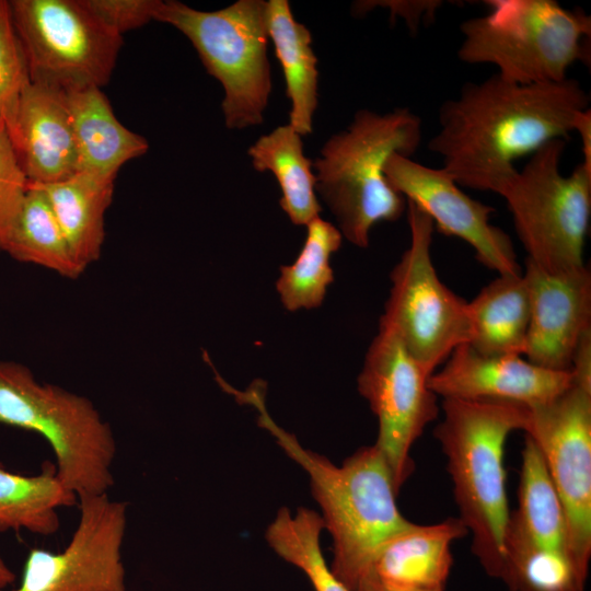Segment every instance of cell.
<instances>
[{
  "label": "cell",
  "mask_w": 591,
  "mask_h": 591,
  "mask_svg": "<svg viewBox=\"0 0 591 591\" xmlns=\"http://www.w3.org/2000/svg\"><path fill=\"white\" fill-rule=\"evenodd\" d=\"M508 524L535 545L571 558L561 501L538 445L528 434L522 450L518 509L509 513Z\"/></svg>",
  "instance_id": "obj_24"
},
{
  "label": "cell",
  "mask_w": 591,
  "mask_h": 591,
  "mask_svg": "<svg viewBox=\"0 0 591 591\" xmlns=\"http://www.w3.org/2000/svg\"><path fill=\"white\" fill-rule=\"evenodd\" d=\"M30 82L26 59L15 33L9 2L0 0V123L12 115Z\"/></svg>",
  "instance_id": "obj_30"
},
{
  "label": "cell",
  "mask_w": 591,
  "mask_h": 591,
  "mask_svg": "<svg viewBox=\"0 0 591 591\" xmlns=\"http://www.w3.org/2000/svg\"><path fill=\"white\" fill-rule=\"evenodd\" d=\"M384 173L406 201L430 217L434 229L470 244L488 269L499 275L522 274L510 236L490 222L495 209L465 194L443 169L394 154Z\"/></svg>",
  "instance_id": "obj_14"
},
{
  "label": "cell",
  "mask_w": 591,
  "mask_h": 591,
  "mask_svg": "<svg viewBox=\"0 0 591 591\" xmlns=\"http://www.w3.org/2000/svg\"><path fill=\"white\" fill-rule=\"evenodd\" d=\"M63 92L77 148V173L115 181L126 162L147 152L148 141L117 119L101 88Z\"/></svg>",
  "instance_id": "obj_19"
},
{
  "label": "cell",
  "mask_w": 591,
  "mask_h": 591,
  "mask_svg": "<svg viewBox=\"0 0 591 591\" xmlns=\"http://www.w3.org/2000/svg\"><path fill=\"white\" fill-rule=\"evenodd\" d=\"M15 573L9 568L0 556V590H4L15 581Z\"/></svg>",
  "instance_id": "obj_36"
},
{
  "label": "cell",
  "mask_w": 591,
  "mask_h": 591,
  "mask_svg": "<svg viewBox=\"0 0 591 591\" xmlns=\"http://www.w3.org/2000/svg\"><path fill=\"white\" fill-rule=\"evenodd\" d=\"M498 579L510 591H586L587 582L568 555L535 545L508 523Z\"/></svg>",
  "instance_id": "obj_28"
},
{
  "label": "cell",
  "mask_w": 591,
  "mask_h": 591,
  "mask_svg": "<svg viewBox=\"0 0 591 591\" xmlns=\"http://www.w3.org/2000/svg\"><path fill=\"white\" fill-rule=\"evenodd\" d=\"M566 140L546 143L498 190L511 212L526 260L549 273L583 266L591 218V167L560 170Z\"/></svg>",
  "instance_id": "obj_8"
},
{
  "label": "cell",
  "mask_w": 591,
  "mask_h": 591,
  "mask_svg": "<svg viewBox=\"0 0 591 591\" xmlns=\"http://www.w3.org/2000/svg\"><path fill=\"white\" fill-rule=\"evenodd\" d=\"M467 533L459 518L412 523L385 542L363 577L390 591H444L453 564L451 544Z\"/></svg>",
  "instance_id": "obj_18"
},
{
  "label": "cell",
  "mask_w": 591,
  "mask_h": 591,
  "mask_svg": "<svg viewBox=\"0 0 591 591\" xmlns=\"http://www.w3.org/2000/svg\"><path fill=\"white\" fill-rule=\"evenodd\" d=\"M268 37L274 44L291 102L289 125L302 137L313 131L317 107V58L309 28L294 20L288 0L267 1Z\"/></svg>",
  "instance_id": "obj_22"
},
{
  "label": "cell",
  "mask_w": 591,
  "mask_h": 591,
  "mask_svg": "<svg viewBox=\"0 0 591 591\" xmlns=\"http://www.w3.org/2000/svg\"><path fill=\"white\" fill-rule=\"evenodd\" d=\"M354 591H390L381 586H379L376 582H374L372 579L368 577H363L357 584L356 589Z\"/></svg>",
  "instance_id": "obj_37"
},
{
  "label": "cell",
  "mask_w": 591,
  "mask_h": 591,
  "mask_svg": "<svg viewBox=\"0 0 591 591\" xmlns=\"http://www.w3.org/2000/svg\"><path fill=\"white\" fill-rule=\"evenodd\" d=\"M428 379L398 334L380 322L357 385L378 418L374 444L387 462L397 491L414 472L413 444L439 413Z\"/></svg>",
  "instance_id": "obj_11"
},
{
  "label": "cell",
  "mask_w": 591,
  "mask_h": 591,
  "mask_svg": "<svg viewBox=\"0 0 591 591\" xmlns=\"http://www.w3.org/2000/svg\"><path fill=\"white\" fill-rule=\"evenodd\" d=\"M28 184L11 147L5 126L0 123V252L21 209Z\"/></svg>",
  "instance_id": "obj_31"
},
{
  "label": "cell",
  "mask_w": 591,
  "mask_h": 591,
  "mask_svg": "<svg viewBox=\"0 0 591 591\" xmlns=\"http://www.w3.org/2000/svg\"><path fill=\"white\" fill-rule=\"evenodd\" d=\"M468 345L483 355L525 351L531 316L529 290L520 275H499L467 302Z\"/></svg>",
  "instance_id": "obj_20"
},
{
  "label": "cell",
  "mask_w": 591,
  "mask_h": 591,
  "mask_svg": "<svg viewBox=\"0 0 591 591\" xmlns=\"http://www.w3.org/2000/svg\"><path fill=\"white\" fill-rule=\"evenodd\" d=\"M84 5L112 32L119 36L139 28L155 15L161 0H82Z\"/></svg>",
  "instance_id": "obj_32"
},
{
  "label": "cell",
  "mask_w": 591,
  "mask_h": 591,
  "mask_svg": "<svg viewBox=\"0 0 591 591\" xmlns=\"http://www.w3.org/2000/svg\"><path fill=\"white\" fill-rule=\"evenodd\" d=\"M589 104L575 79L517 84L495 73L444 101L428 149L460 187L497 194L518 170L514 160L566 140Z\"/></svg>",
  "instance_id": "obj_1"
},
{
  "label": "cell",
  "mask_w": 591,
  "mask_h": 591,
  "mask_svg": "<svg viewBox=\"0 0 591 591\" xmlns=\"http://www.w3.org/2000/svg\"><path fill=\"white\" fill-rule=\"evenodd\" d=\"M2 252L19 262L45 267L66 278L74 279L84 271L73 258L44 192L32 183Z\"/></svg>",
  "instance_id": "obj_26"
},
{
  "label": "cell",
  "mask_w": 591,
  "mask_h": 591,
  "mask_svg": "<svg viewBox=\"0 0 591 591\" xmlns=\"http://www.w3.org/2000/svg\"><path fill=\"white\" fill-rule=\"evenodd\" d=\"M78 499L80 519L68 545L58 553L31 549L21 584L0 591H128L121 558L127 503L107 494Z\"/></svg>",
  "instance_id": "obj_13"
},
{
  "label": "cell",
  "mask_w": 591,
  "mask_h": 591,
  "mask_svg": "<svg viewBox=\"0 0 591 591\" xmlns=\"http://www.w3.org/2000/svg\"><path fill=\"white\" fill-rule=\"evenodd\" d=\"M11 20L30 81L69 91L102 88L113 73L123 36L82 0H11Z\"/></svg>",
  "instance_id": "obj_10"
},
{
  "label": "cell",
  "mask_w": 591,
  "mask_h": 591,
  "mask_svg": "<svg viewBox=\"0 0 591 591\" xmlns=\"http://www.w3.org/2000/svg\"><path fill=\"white\" fill-rule=\"evenodd\" d=\"M78 503L77 494L59 479L54 463L45 462L35 476L9 472L0 464V532L53 535L60 528L57 509Z\"/></svg>",
  "instance_id": "obj_25"
},
{
  "label": "cell",
  "mask_w": 591,
  "mask_h": 591,
  "mask_svg": "<svg viewBox=\"0 0 591 591\" xmlns=\"http://www.w3.org/2000/svg\"><path fill=\"white\" fill-rule=\"evenodd\" d=\"M36 185L44 192L73 258L85 270L102 252L104 216L112 202L114 181L76 173L60 182Z\"/></svg>",
  "instance_id": "obj_21"
},
{
  "label": "cell",
  "mask_w": 591,
  "mask_h": 591,
  "mask_svg": "<svg viewBox=\"0 0 591 591\" xmlns=\"http://www.w3.org/2000/svg\"><path fill=\"white\" fill-rule=\"evenodd\" d=\"M304 244L291 265L280 267L276 282L283 306L290 311L320 306L334 280L331 257L341 245L337 227L320 217L306 224Z\"/></svg>",
  "instance_id": "obj_27"
},
{
  "label": "cell",
  "mask_w": 591,
  "mask_h": 591,
  "mask_svg": "<svg viewBox=\"0 0 591 591\" xmlns=\"http://www.w3.org/2000/svg\"><path fill=\"white\" fill-rule=\"evenodd\" d=\"M4 126L30 183L60 182L78 172L74 135L63 91L30 81Z\"/></svg>",
  "instance_id": "obj_17"
},
{
  "label": "cell",
  "mask_w": 591,
  "mask_h": 591,
  "mask_svg": "<svg viewBox=\"0 0 591 591\" xmlns=\"http://www.w3.org/2000/svg\"><path fill=\"white\" fill-rule=\"evenodd\" d=\"M522 276L531 305L524 356L542 368L570 371L573 351L591 329V273H549L525 259Z\"/></svg>",
  "instance_id": "obj_15"
},
{
  "label": "cell",
  "mask_w": 591,
  "mask_h": 591,
  "mask_svg": "<svg viewBox=\"0 0 591 591\" xmlns=\"http://www.w3.org/2000/svg\"><path fill=\"white\" fill-rule=\"evenodd\" d=\"M570 372L573 384L591 389V329L582 335L573 351Z\"/></svg>",
  "instance_id": "obj_34"
},
{
  "label": "cell",
  "mask_w": 591,
  "mask_h": 591,
  "mask_svg": "<svg viewBox=\"0 0 591 591\" xmlns=\"http://www.w3.org/2000/svg\"><path fill=\"white\" fill-rule=\"evenodd\" d=\"M410 243L391 273V291L380 322L391 326L429 376L470 339L467 302L438 277L430 217L406 201Z\"/></svg>",
  "instance_id": "obj_9"
},
{
  "label": "cell",
  "mask_w": 591,
  "mask_h": 591,
  "mask_svg": "<svg viewBox=\"0 0 591 591\" xmlns=\"http://www.w3.org/2000/svg\"><path fill=\"white\" fill-rule=\"evenodd\" d=\"M155 21L183 33L208 73L221 83V108L229 129L263 123L273 85L267 56V1L239 0L217 11L161 1Z\"/></svg>",
  "instance_id": "obj_7"
},
{
  "label": "cell",
  "mask_w": 591,
  "mask_h": 591,
  "mask_svg": "<svg viewBox=\"0 0 591 591\" xmlns=\"http://www.w3.org/2000/svg\"><path fill=\"white\" fill-rule=\"evenodd\" d=\"M0 424L44 437L57 476L77 496L107 494L113 486L115 438L89 398L38 382L24 364L0 361Z\"/></svg>",
  "instance_id": "obj_6"
},
{
  "label": "cell",
  "mask_w": 591,
  "mask_h": 591,
  "mask_svg": "<svg viewBox=\"0 0 591 591\" xmlns=\"http://www.w3.org/2000/svg\"><path fill=\"white\" fill-rule=\"evenodd\" d=\"M572 384L570 371L538 367L517 355H483L457 346L428 379L442 398L507 401L528 406L553 399Z\"/></svg>",
  "instance_id": "obj_16"
},
{
  "label": "cell",
  "mask_w": 591,
  "mask_h": 591,
  "mask_svg": "<svg viewBox=\"0 0 591 591\" xmlns=\"http://www.w3.org/2000/svg\"><path fill=\"white\" fill-rule=\"evenodd\" d=\"M488 12L462 22L461 61L493 65L517 84L559 82L589 59L591 19L554 0H487Z\"/></svg>",
  "instance_id": "obj_5"
},
{
  "label": "cell",
  "mask_w": 591,
  "mask_h": 591,
  "mask_svg": "<svg viewBox=\"0 0 591 591\" xmlns=\"http://www.w3.org/2000/svg\"><path fill=\"white\" fill-rule=\"evenodd\" d=\"M580 136L582 143L583 160L582 162L591 167V109H586L580 117L575 127Z\"/></svg>",
  "instance_id": "obj_35"
},
{
  "label": "cell",
  "mask_w": 591,
  "mask_h": 591,
  "mask_svg": "<svg viewBox=\"0 0 591 591\" xmlns=\"http://www.w3.org/2000/svg\"><path fill=\"white\" fill-rule=\"evenodd\" d=\"M229 391L256 408L259 425L308 472L312 494L323 511L324 528L333 538L331 569L354 591L385 542L413 523L397 508L398 491L383 454L375 444L362 447L337 466L304 449L273 420L260 383H253L244 392Z\"/></svg>",
  "instance_id": "obj_2"
},
{
  "label": "cell",
  "mask_w": 591,
  "mask_h": 591,
  "mask_svg": "<svg viewBox=\"0 0 591 591\" xmlns=\"http://www.w3.org/2000/svg\"><path fill=\"white\" fill-rule=\"evenodd\" d=\"M421 139V118L395 108L385 114L359 109L346 129L325 141L313 161L316 193L354 245L367 247L373 225L395 221L406 210V199L385 176V164L394 154L412 158Z\"/></svg>",
  "instance_id": "obj_4"
},
{
  "label": "cell",
  "mask_w": 591,
  "mask_h": 591,
  "mask_svg": "<svg viewBox=\"0 0 591 591\" xmlns=\"http://www.w3.org/2000/svg\"><path fill=\"white\" fill-rule=\"evenodd\" d=\"M442 4V1L437 0L361 1L355 5V12L361 14L374 7L387 8L391 13V19L399 16L404 19L410 32H417L422 23H428V21L434 19Z\"/></svg>",
  "instance_id": "obj_33"
},
{
  "label": "cell",
  "mask_w": 591,
  "mask_h": 591,
  "mask_svg": "<svg viewBox=\"0 0 591 591\" xmlns=\"http://www.w3.org/2000/svg\"><path fill=\"white\" fill-rule=\"evenodd\" d=\"M434 429L447 457L459 519L472 534V552L498 579L509 518L503 450L508 436L524 431L529 406L517 402L443 398Z\"/></svg>",
  "instance_id": "obj_3"
},
{
  "label": "cell",
  "mask_w": 591,
  "mask_h": 591,
  "mask_svg": "<svg viewBox=\"0 0 591 591\" xmlns=\"http://www.w3.org/2000/svg\"><path fill=\"white\" fill-rule=\"evenodd\" d=\"M525 434L538 445L561 501L572 561L588 578L591 557V389L571 384L530 405Z\"/></svg>",
  "instance_id": "obj_12"
},
{
  "label": "cell",
  "mask_w": 591,
  "mask_h": 591,
  "mask_svg": "<svg viewBox=\"0 0 591 591\" xmlns=\"http://www.w3.org/2000/svg\"><path fill=\"white\" fill-rule=\"evenodd\" d=\"M323 528V519L314 510L301 507L291 514L283 507L268 525L266 540L275 553L308 576L314 591H350L323 556L320 545Z\"/></svg>",
  "instance_id": "obj_29"
},
{
  "label": "cell",
  "mask_w": 591,
  "mask_h": 591,
  "mask_svg": "<svg viewBox=\"0 0 591 591\" xmlns=\"http://www.w3.org/2000/svg\"><path fill=\"white\" fill-rule=\"evenodd\" d=\"M252 166L271 172L281 189L280 206L296 225L320 217L313 161L303 152L302 136L289 124L259 137L247 151Z\"/></svg>",
  "instance_id": "obj_23"
}]
</instances>
